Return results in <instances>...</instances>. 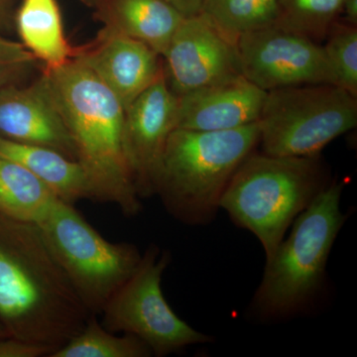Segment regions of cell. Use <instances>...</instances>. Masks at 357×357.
Returning <instances> with one entry per match:
<instances>
[{
    "mask_svg": "<svg viewBox=\"0 0 357 357\" xmlns=\"http://www.w3.org/2000/svg\"><path fill=\"white\" fill-rule=\"evenodd\" d=\"M91 316L38 225L0 215V319L9 335L55 352Z\"/></svg>",
    "mask_w": 357,
    "mask_h": 357,
    "instance_id": "6da1fadb",
    "label": "cell"
},
{
    "mask_svg": "<svg viewBox=\"0 0 357 357\" xmlns=\"http://www.w3.org/2000/svg\"><path fill=\"white\" fill-rule=\"evenodd\" d=\"M41 76L72 136L95 201L116 204L128 217L137 215L140 198L124 149L123 105L75 57L56 69L41 68Z\"/></svg>",
    "mask_w": 357,
    "mask_h": 357,
    "instance_id": "7a4b0ae2",
    "label": "cell"
},
{
    "mask_svg": "<svg viewBox=\"0 0 357 357\" xmlns=\"http://www.w3.org/2000/svg\"><path fill=\"white\" fill-rule=\"evenodd\" d=\"M259 140L258 122L225 131L175 129L167 141L154 195L176 220L210 222L234 173Z\"/></svg>",
    "mask_w": 357,
    "mask_h": 357,
    "instance_id": "3957f363",
    "label": "cell"
},
{
    "mask_svg": "<svg viewBox=\"0 0 357 357\" xmlns=\"http://www.w3.org/2000/svg\"><path fill=\"white\" fill-rule=\"evenodd\" d=\"M330 183L321 155L279 157L253 152L230 180L220 208L257 237L267 259L296 218Z\"/></svg>",
    "mask_w": 357,
    "mask_h": 357,
    "instance_id": "277c9868",
    "label": "cell"
},
{
    "mask_svg": "<svg viewBox=\"0 0 357 357\" xmlns=\"http://www.w3.org/2000/svg\"><path fill=\"white\" fill-rule=\"evenodd\" d=\"M344 187V182H331L296 218L290 236L267 258L253 299L259 316H291L305 309L321 290L328 256L347 220L340 210Z\"/></svg>",
    "mask_w": 357,
    "mask_h": 357,
    "instance_id": "5b68a950",
    "label": "cell"
},
{
    "mask_svg": "<svg viewBox=\"0 0 357 357\" xmlns=\"http://www.w3.org/2000/svg\"><path fill=\"white\" fill-rule=\"evenodd\" d=\"M37 225L82 302L96 316L131 276L142 256L132 243L103 238L74 204L60 199Z\"/></svg>",
    "mask_w": 357,
    "mask_h": 357,
    "instance_id": "8992f818",
    "label": "cell"
},
{
    "mask_svg": "<svg viewBox=\"0 0 357 357\" xmlns=\"http://www.w3.org/2000/svg\"><path fill=\"white\" fill-rule=\"evenodd\" d=\"M263 153L314 157L356 128L357 98L333 84L267 91L259 121Z\"/></svg>",
    "mask_w": 357,
    "mask_h": 357,
    "instance_id": "52a82bcc",
    "label": "cell"
},
{
    "mask_svg": "<svg viewBox=\"0 0 357 357\" xmlns=\"http://www.w3.org/2000/svg\"><path fill=\"white\" fill-rule=\"evenodd\" d=\"M170 261L168 251L150 244L133 273L100 314L107 330L135 335L149 347L153 356H169L211 340L178 318L167 303L161 282Z\"/></svg>",
    "mask_w": 357,
    "mask_h": 357,
    "instance_id": "ba28073f",
    "label": "cell"
},
{
    "mask_svg": "<svg viewBox=\"0 0 357 357\" xmlns=\"http://www.w3.org/2000/svg\"><path fill=\"white\" fill-rule=\"evenodd\" d=\"M236 50L243 76L263 91L333 84L323 46L277 24L241 35Z\"/></svg>",
    "mask_w": 357,
    "mask_h": 357,
    "instance_id": "9c48e42d",
    "label": "cell"
},
{
    "mask_svg": "<svg viewBox=\"0 0 357 357\" xmlns=\"http://www.w3.org/2000/svg\"><path fill=\"white\" fill-rule=\"evenodd\" d=\"M162 59L177 96L243 76L236 45L199 14L184 18Z\"/></svg>",
    "mask_w": 357,
    "mask_h": 357,
    "instance_id": "30bf717a",
    "label": "cell"
},
{
    "mask_svg": "<svg viewBox=\"0 0 357 357\" xmlns=\"http://www.w3.org/2000/svg\"><path fill=\"white\" fill-rule=\"evenodd\" d=\"M178 96L165 70L126 109L124 149L139 198L153 196L155 181L169 136L177 126Z\"/></svg>",
    "mask_w": 357,
    "mask_h": 357,
    "instance_id": "8fae6325",
    "label": "cell"
},
{
    "mask_svg": "<svg viewBox=\"0 0 357 357\" xmlns=\"http://www.w3.org/2000/svg\"><path fill=\"white\" fill-rule=\"evenodd\" d=\"M75 58L96 75L128 109L164 73L163 59L138 40L102 29Z\"/></svg>",
    "mask_w": 357,
    "mask_h": 357,
    "instance_id": "7c38bea8",
    "label": "cell"
},
{
    "mask_svg": "<svg viewBox=\"0 0 357 357\" xmlns=\"http://www.w3.org/2000/svg\"><path fill=\"white\" fill-rule=\"evenodd\" d=\"M0 137L57 150L77 160L76 146L41 75L0 89Z\"/></svg>",
    "mask_w": 357,
    "mask_h": 357,
    "instance_id": "4fadbf2b",
    "label": "cell"
},
{
    "mask_svg": "<svg viewBox=\"0 0 357 357\" xmlns=\"http://www.w3.org/2000/svg\"><path fill=\"white\" fill-rule=\"evenodd\" d=\"M267 91L243 76L178 96L176 129L225 131L255 123Z\"/></svg>",
    "mask_w": 357,
    "mask_h": 357,
    "instance_id": "5bb4252c",
    "label": "cell"
},
{
    "mask_svg": "<svg viewBox=\"0 0 357 357\" xmlns=\"http://www.w3.org/2000/svg\"><path fill=\"white\" fill-rule=\"evenodd\" d=\"M95 9L102 29L143 42L161 56L185 18L166 0H102Z\"/></svg>",
    "mask_w": 357,
    "mask_h": 357,
    "instance_id": "9a60e30c",
    "label": "cell"
},
{
    "mask_svg": "<svg viewBox=\"0 0 357 357\" xmlns=\"http://www.w3.org/2000/svg\"><path fill=\"white\" fill-rule=\"evenodd\" d=\"M0 156L24 167L66 203L95 201L93 187L79 162L57 150L0 137Z\"/></svg>",
    "mask_w": 357,
    "mask_h": 357,
    "instance_id": "2e32d148",
    "label": "cell"
},
{
    "mask_svg": "<svg viewBox=\"0 0 357 357\" xmlns=\"http://www.w3.org/2000/svg\"><path fill=\"white\" fill-rule=\"evenodd\" d=\"M20 43L36 58L42 69L67 64L76 48L66 37L57 0H22L16 14Z\"/></svg>",
    "mask_w": 357,
    "mask_h": 357,
    "instance_id": "e0dca14e",
    "label": "cell"
},
{
    "mask_svg": "<svg viewBox=\"0 0 357 357\" xmlns=\"http://www.w3.org/2000/svg\"><path fill=\"white\" fill-rule=\"evenodd\" d=\"M58 199L24 167L0 156V215L37 225Z\"/></svg>",
    "mask_w": 357,
    "mask_h": 357,
    "instance_id": "ac0fdd59",
    "label": "cell"
},
{
    "mask_svg": "<svg viewBox=\"0 0 357 357\" xmlns=\"http://www.w3.org/2000/svg\"><path fill=\"white\" fill-rule=\"evenodd\" d=\"M199 15L236 45L241 35L276 24L278 0H204Z\"/></svg>",
    "mask_w": 357,
    "mask_h": 357,
    "instance_id": "d6986e66",
    "label": "cell"
},
{
    "mask_svg": "<svg viewBox=\"0 0 357 357\" xmlns=\"http://www.w3.org/2000/svg\"><path fill=\"white\" fill-rule=\"evenodd\" d=\"M151 349L140 338L123 333L117 335L91 314L86 325L50 357H150Z\"/></svg>",
    "mask_w": 357,
    "mask_h": 357,
    "instance_id": "ffe728a7",
    "label": "cell"
},
{
    "mask_svg": "<svg viewBox=\"0 0 357 357\" xmlns=\"http://www.w3.org/2000/svg\"><path fill=\"white\" fill-rule=\"evenodd\" d=\"M344 0H278L276 24L314 40L326 39Z\"/></svg>",
    "mask_w": 357,
    "mask_h": 357,
    "instance_id": "44dd1931",
    "label": "cell"
},
{
    "mask_svg": "<svg viewBox=\"0 0 357 357\" xmlns=\"http://www.w3.org/2000/svg\"><path fill=\"white\" fill-rule=\"evenodd\" d=\"M323 49L333 84L357 98V26L335 23Z\"/></svg>",
    "mask_w": 357,
    "mask_h": 357,
    "instance_id": "7402d4cb",
    "label": "cell"
},
{
    "mask_svg": "<svg viewBox=\"0 0 357 357\" xmlns=\"http://www.w3.org/2000/svg\"><path fill=\"white\" fill-rule=\"evenodd\" d=\"M41 66L20 42L0 37V89L20 84Z\"/></svg>",
    "mask_w": 357,
    "mask_h": 357,
    "instance_id": "603a6c76",
    "label": "cell"
},
{
    "mask_svg": "<svg viewBox=\"0 0 357 357\" xmlns=\"http://www.w3.org/2000/svg\"><path fill=\"white\" fill-rule=\"evenodd\" d=\"M53 352L50 347L31 344L10 335L0 340V357H50Z\"/></svg>",
    "mask_w": 357,
    "mask_h": 357,
    "instance_id": "cb8c5ba5",
    "label": "cell"
},
{
    "mask_svg": "<svg viewBox=\"0 0 357 357\" xmlns=\"http://www.w3.org/2000/svg\"><path fill=\"white\" fill-rule=\"evenodd\" d=\"M166 1L174 8L177 9L184 17H192V16L199 15L201 13L204 0H166Z\"/></svg>",
    "mask_w": 357,
    "mask_h": 357,
    "instance_id": "d4e9b609",
    "label": "cell"
},
{
    "mask_svg": "<svg viewBox=\"0 0 357 357\" xmlns=\"http://www.w3.org/2000/svg\"><path fill=\"white\" fill-rule=\"evenodd\" d=\"M342 13H344L345 23L357 26V0H344Z\"/></svg>",
    "mask_w": 357,
    "mask_h": 357,
    "instance_id": "484cf974",
    "label": "cell"
},
{
    "mask_svg": "<svg viewBox=\"0 0 357 357\" xmlns=\"http://www.w3.org/2000/svg\"><path fill=\"white\" fill-rule=\"evenodd\" d=\"M13 0H0V18L6 13L8 7L13 3Z\"/></svg>",
    "mask_w": 357,
    "mask_h": 357,
    "instance_id": "4316f807",
    "label": "cell"
},
{
    "mask_svg": "<svg viewBox=\"0 0 357 357\" xmlns=\"http://www.w3.org/2000/svg\"><path fill=\"white\" fill-rule=\"evenodd\" d=\"M84 2H86L88 6L93 7V8H96L102 0H83Z\"/></svg>",
    "mask_w": 357,
    "mask_h": 357,
    "instance_id": "83f0119b",
    "label": "cell"
}]
</instances>
